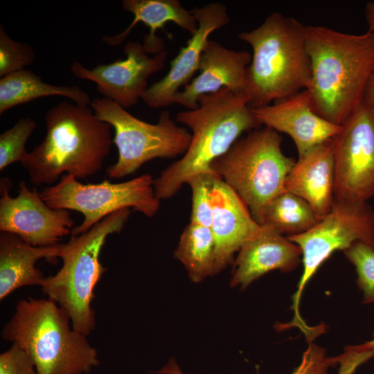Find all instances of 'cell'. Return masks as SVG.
<instances>
[{
  "mask_svg": "<svg viewBox=\"0 0 374 374\" xmlns=\"http://www.w3.org/2000/svg\"><path fill=\"white\" fill-rule=\"evenodd\" d=\"M302 252L303 274L293 296L292 326L308 329L299 305L307 283L318 268L337 250H346L357 242L374 248V211L366 202L334 200L329 213L308 231L287 236Z\"/></svg>",
  "mask_w": 374,
  "mask_h": 374,
  "instance_id": "obj_10",
  "label": "cell"
},
{
  "mask_svg": "<svg viewBox=\"0 0 374 374\" xmlns=\"http://www.w3.org/2000/svg\"><path fill=\"white\" fill-rule=\"evenodd\" d=\"M123 8L134 15L132 22L118 35L103 36L102 41L112 46L123 43L134 27L139 22L150 28L143 44L150 54H157L165 50L163 40L157 37L159 29L163 30L168 22H173L183 30L194 34L198 24L190 10L186 9L178 0H123Z\"/></svg>",
  "mask_w": 374,
  "mask_h": 374,
  "instance_id": "obj_21",
  "label": "cell"
},
{
  "mask_svg": "<svg viewBox=\"0 0 374 374\" xmlns=\"http://www.w3.org/2000/svg\"><path fill=\"white\" fill-rule=\"evenodd\" d=\"M310 350H308L303 357L301 364L291 374H317L319 371H315L319 367L317 359H314L315 355H312ZM157 374H184L179 367L175 359H171L161 369L154 372Z\"/></svg>",
  "mask_w": 374,
  "mask_h": 374,
  "instance_id": "obj_31",
  "label": "cell"
},
{
  "mask_svg": "<svg viewBox=\"0 0 374 374\" xmlns=\"http://www.w3.org/2000/svg\"><path fill=\"white\" fill-rule=\"evenodd\" d=\"M332 139L335 200L374 197V107L364 98Z\"/></svg>",
  "mask_w": 374,
  "mask_h": 374,
  "instance_id": "obj_11",
  "label": "cell"
},
{
  "mask_svg": "<svg viewBox=\"0 0 374 374\" xmlns=\"http://www.w3.org/2000/svg\"><path fill=\"white\" fill-rule=\"evenodd\" d=\"M11 186L8 178L1 179L0 231L15 234L35 247L57 244L70 233L74 220L69 210L51 208L38 190H29L23 180L19 182L18 195L11 197Z\"/></svg>",
  "mask_w": 374,
  "mask_h": 374,
  "instance_id": "obj_12",
  "label": "cell"
},
{
  "mask_svg": "<svg viewBox=\"0 0 374 374\" xmlns=\"http://www.w3.org/2000/svg\"><path fill=\"white\" fill-rule=\"evenodd\" d=\"M131 211H116L78 235L64 243L62 265L53 276L45 277L41 285L48 299L56 303L69 317L73 328L89 335L95 328V311L91 307L93 290L107 269L100 262V251L107 237L119 233Z\"/></svg>",
  "mask_w": 374,
  "mask_h": 374,
  "instance_id": "obj_6",
  "label": "cell"
},
{
  "mask_svg": "<svg viewBox=\"0 0 374 374\" xmlns=\"http://www.w3.org/2000/svg\"><path fill=\"white\" fill-rule=\"evenodd\" d=\"M42 141L21 163L30 182L51 185L62 175L86 179L100 171L112 142V126L87 105L61 101L45 114Z\"/></svg>",
  "mask_w": 374,
  "mask_h": 374,
  "instance_id": "obj_2",
  "label": "cell"
},
{
  "mask_svg": "<svg viewBox=\"0 0 374 374\" xmlns=\"http://www.w3.org/2000/svg\"><path fill=\"white\" fill-rule=\"evenodd\" d=\"M63 243L48 247H35L17 235L0 232V300L15 290L30 285H42L45 276L36 267L42 260L53 262L60 258Z\"/></svg>",
  "mask_w": 374,
  "mask_h": 374,
  "instance_id": "obj_20",
  "label": "cell"
},
{
  "mask_svg": "<svg viewBox=\"0 0 374 374\" xmlns=\"http://www.w3.org/2000/svg\"><path fill=\"white\" fill-rule=\"evenodd\" d=\"M365 18L368 31L374 32V1H369L365 7Z\"/></svg>",
  "mask_w": 374,
  "mask_h": 374,
  "instance_id": "obj_32",
  "label": "cell"
},
{
  "mask_svg": "<svg viewBox=\"0 0 374 374\" xmlns=\"http://www.w3.org/2000/svg\"><path fill=\"white\" fill-rule=\"evenodd\" d=\"M126 57L109 64H98L91 69L75 61L71 66L73 74L96 84L103 98L127 109L139 102L148 89V78L161 70L168 52L149 55L145 46L128 42L123 47Z\"/></svg>",
  "mask_w": 374,
  "mask_h": 374,
  "instance_id": "obj_13",
  "label": "cell"
},
{
  "mask_svg": "<svg viewBox=\"0 0 374 374\" xmlns=\"http://www.w3.org/2000/svg\"><path fill=\"white\" fill-rule=\"evenodd\" d=\"M0 374H37L27 353L17 344L0 354Z\"/></svg>",
  "mask_w": 374,
  "mask_h": 374,
  "instance_id": "obj_29",
  "label": "cell"
},
{
  "mask_svg": "<svg viewBox=\"0 0 374 374\" xmlns=\"http://www.w3.org/2000/svg\"><path fill=\"white\" fill-rule=\"evenodd\" d=\"M213 173H203L190 178L187 184L192 191L190 223L211 227L213 208L211 199V184Z\"/></svg>",
  "mask_w": 374,
  "mask_h": 374,
  "instance_id": "obj_28",
  "label": "cell"
},
{
  "mask_svg": "<svg viewBox=\"0 0 374 374\" xmlns=\"http://www.w3.org/2000/svg\"><path fill=\"white\" fill-rule=\"evenodd\" d=\"M251 60L248 51L229 49L208 39L201 56L199 73L175 95L173 103L190 110L199 107L201 96L222 88L247 93L246 74Z\"/></svg>",
  "mask_w": 374,
  "mask_h": 374,
  "instance_id": "obj_16",
  "label": "cell"
},
{
  "mask_svg": "<svg viewBox=\"0 0 374 374\" xmlns=\"http://www.w3.org/2000/svg\"><path fill=\"white\" fill-rule=\"evenodd\" d=\"M1 337L27 353L37 374H87L100 364L87 336L75 330L67 314L49 299L19 301Z\"/></svg>",
  "mask_w": 374,
  "mask_h": 374,
  "instance_id": "obj_5",
  "label": "cell"
},
{
  "mask_svg": "<svg viewBox=\"0 0 374 374\" xmlns=\"http://www.w3.org/2000/svg\"><path fill=\"white\" fill-rule=\"evenodd\" d=\"M321 220L301 197L287 191L276 197L265 212L262 225L288 236L305 233Z\"/></svg>",
  "mask_w": 374,
  "mask_h": 374,
  "instance_id": "obj_24",
  "label": "cell"
},
{
  "mask_svg": "<svg viewBox=\"0 0 374 374\" xmlns=\"http://www.w3.org/2000/svg\"><path fill=\"white\" fill-rule=\"evenodd\" d=\"M42 199L52 209L80 212L82 222L71 230V235L89 231L107 215L124 208H133L147 217H153L160 207L153 179L145 174L121 183L104 180L99 184H83L75 177L65 174L57 184L40 193Z\"/></svg>",
  "mask_w": 374,
  "mask_h": 374,
  "instance_id": "obj_9",
  "label": "cell"
},
{
  "mask_svg": "<svg viewBox=\"0 0 374 374\" xmlns=\"http://www.w3.org/2000/svg\"><path fill=\"white\" fill-rule=\"evenodd\" d=\"M305 34L312 108L341 126L364 99L374 69V32L355 35L310 25Z\"/></svg>",
  "mask_w": 374,
  "mask_h": 374,
  "instance_id": "obj_1",
  "label": "cell"
},
{
  "mask_svg": "<svg viewBox=\"0 0 374 374\" xmlns=\"http://www.w3.org/2000/svg\"><path fill=\"white\" fill-rule=\"evenodd\" d=\"M300 247L267 225L247 241L234 262L230 285L245 288L265 274L275 269L294 270L300 263Z\"/></svg>",
  "mask_w": 374,
  "mask_h": 374,
  "instance_id": "obj_18",
  "label": "cell"
},
{
  "mask_svg": "<svg viewBox=\"0 0 374 374\" xmlns=\"http://www.w3.org/2000/svg\"><path fill=\"white\" fill-rule=\"evenodd\" d=\"M190 11L197 20L198 28L172 60L166 75L148 87L143 95L141 99L150 107L158 109L173 104L175 95L198 71L201 56L209 35L230 21L226 7L219 2L193 7Z\"/></svg>",
  "mask_w": 374,
  "mask_h": 374,
  "instance_id": "obj_14",
  "label": "cell"
},
{
  "mask_svg": "<svg viewBox=\"0 0 374 374\" xmlns=\"http://www.w3.org/2000/svg\"><path fill=\"white\" fill-rule=\"evenodd\" d=\"M348 260L355 267L357 284L363 292V302H374V248L357 242L344 251Z\"/></svg>",
  "mask_w": 374,
  "mask_h": 374,
  "instance_id": "obj_26",
  "label": "cell"
},
{
  "mask_svg": "<svg viewBox=\"0 0 374 374\" xmlns=\"http://www.w3.org/2000/svg\"><path fill=\"white\" fill-rule=\"evenodd\" d=\"M213 217L211 225L215 245V274L225 269L235 252L262 229L237 193L220 177L211 184Z\"/></svg>",
  "mask_w": 374,
  "mask_h": 374,
  "instance_id": "obj_17",
  "label": "cell"
},
{
  "mask_svg": "<svg viewBox=\"0 0 374 374\" xmlns=\"http://www.w3.org/2000/svg\"><path fill=\"white\" fill-rule=\"evenodd\" d=\"M35 58L31 46L24 42L12 40L0 24V77L24 69Z\"/></svg>",
  "mask_w": 374,
  "mask_h": 374,
  "instance_id": "obj_27",
  "label": "cell"
},
{
  "mask_svg": "<svg viewBox=\"0 0 374 374\" xmlns=\"http://www.w3.org/2000/svg\"><path fill=\"white\" fill-rule=\"evenodd\" d=\"M253 112L260 125L288 134L295 143L299 157L332 139L341 128L314 111L306 89L270 105L253 109Z\"/></svg>",
  "mask_w": 374,
  "mask_h": 374,
  "instance_id": "obj_15",
  "label": "cell"
},
{
  "mask_svg": "<svg viewBox=\"0 0 374 374\" xmlns=\"http://www.w3.org/2000/svg\"><path fill=\"white\" fill-rule=\"evenodd\" d=\"M368 343H369L371 345H372V346H374V335H373V339L371 340V341H369Z\"/></svg>",
  "mask_w": 374,
  "mask_h": 374,
  "instance_id": "obj_34",
  "label": "cell"
},
{
  "mask_svg": "<svg viewBox=\"0 0 374 374\" xmlns=\"http://www.w3.org/2000/svg\"><path fill=\"white\" fill-rule=\"evenodd\" d=\"M174 254L194 283L215 274V245L210 227L190 222L181 234Z\"/></svg>",
  "mask_w": 374,
  "mask_h": 374,
  "instance_id": "obj_23",
  "label": "cell"
},
{
  "mask_svg": "<svg viewBox=\"0 0 374 374\" xmlns=\"http://www.w3.org/2000/svg\"><path fill=\"white\" fill-rule=\"evenodd\" d=\"M364 98L374 107V69L368 80Z\"/></svg>",
  "mask_w": 374,
  "mask_h": 374,
  "instance_id": "obj_33",
  "label": "cell"
},
{
  "mask_svg": "<svg viewBox=\"0 0 374 374\" xmlns=\"http://www.w3.org/2000/svg\"><path fill=\"white\" fill-rule=\"evenodd\" d=\"M281 141L276 131L259 127L238 139L211 165V170L237 193L260 225L270 203L286 191V178L296 163L283 154Z\"/></svg>",
  "mask_w": 374,
  "mask_h": 374,
  "instance_id": "obj_7",
  "label": "cell"
},
{
  "mask_svg": "<svg viewBox=\"0 0 374 374\" xmlns=\"http://www.w3.org/2000/svg\"><path fill=\"white\" fill-rule=\"evenodd\" d=\"M305 26L276 12L257 28L238 35L252 48L246 74V91L252 109L307 89L310 60Z\"/></svg>",
  "mask_w": 374,
  "mask_h": 374,
  "instance_id": "obj_4",
  "label": "cell"
},
{
  "mask_svg": "<svg viewBox=\"0 0 374 374\" xmlns=\"http://www.w3.org/2000/svg\"><path fill=\"white\" fill-rule=\"evenodd\" d=\"M373 357L374 346L368 341L360 345L348 346L341 355L329 360L330 364H339L337 374H354L361 365Z\"/></svg>",
  "mask_w": 374,
  "mask_h": 374,
  "instance_id": "obj_30",
  "label": "cell"
},
{
  "mask_svg": "<svg viewBox=\"0 0 374 374\" xmlns=\"http://www.w3.org/2000/svg\"><path fill=\"white\" fill-rule=\"evenodd\" d=\"M36 127L33 119L24 117L0 134L1 171L15 162L22 161L28 154L27 141Z\"/></svg>",
  "mask_w": 374,
  "mask_h": 374,
  "instance_id": "obj_25",
  "label": "cell"
},
{
  "mask_svg": "<svg viewBox=\"0 0 374 374\" xmlns=\"http://www.w3.org/2000/svg\"><path fill=\"white\" fill-rule=\"evenodd\" d=\"M89 106L100 120L114 130L112 142L118 157L117 161L106 170L109 179L132 174L154 159L183 155L189 147L191 134L186 128L176 125L168 110L163 111L157 123L152 124L103 97L95 98Z\"/></svg>",
  "mask_w": 374,
  "mask_h": 374,
  "instance_id": "obj_8",
  "label": "cell"
},
{
  "mask_svg": "<svg viewBox=\"0 0 374 374\" xmlns=\"http://www.w3.org/2000/svg\"><path fill=\"white\" fill-rule=\"evenodd\" d=\"M61 96L74 103L90 105L89 94L76 85H55L45 82L33 72L22 69L0 79V115L19 105L37 98Z\"/></svg>",
  "mask_w": 374,
  "mask_h": 374,
  "instance_id": "obj_22",
  "label": "cell"
},
{
  "mask_svg": "<svg viewBox=\"0 0 374 374\" xmlns=\"http://www.w3.org/2000/svg\"><path fill=\"white\" fill-rule=\"evenodd\" d=\"M198 102L197 108L177 114V121L191 130L192 137L181 158L153 180L155 195L160 200L174 196L197 175L215 174L211 169L212 163L224 155L243 132L261 126L247 93L222 88L201 96Z\"/></svg>",
  "mask_w": 374,
  "mask_h": 374,
  "instance_id": "obj_3",
  "label": "cell"
},
{
  "mask_svg": "<svg viewBox=\"0 0 374 374\" xmlns=\"http://www.w3.org/2000/svg\"><path fill=\"white\" fill-rule=\"evenodd\" d=\"M335 186L332 139L299 157L285 181V190L305 200L321 219L330 211Z\"/></svg>",
  "mask_w": 374,
  "mask_h": 374,
  "instance_id": "obj_19",
  "label": "cell"
}]
</instances>
